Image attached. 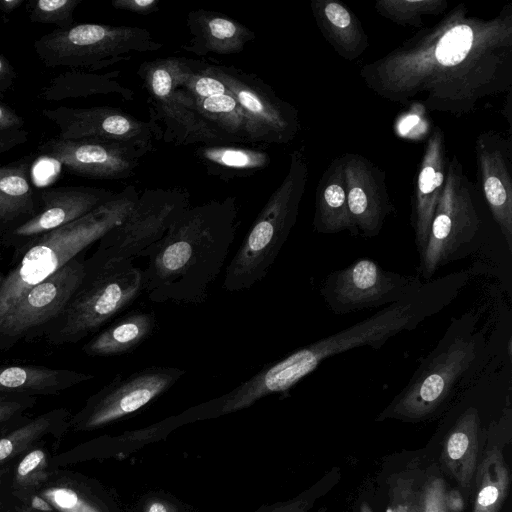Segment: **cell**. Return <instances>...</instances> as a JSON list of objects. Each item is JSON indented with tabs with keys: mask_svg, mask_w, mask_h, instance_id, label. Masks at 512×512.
I'll list each match as a JSON object with an SVG mask.
<instances>
[{
	"mask_svg": "<svg viewBox=\"0 0 512 512\" xmlns=\"http://www.w3.org/2000/svg\"><path fill=\"white\" fill-rule=\"evenodd\" d=\"M377 96L461 116L512 86V6L488 19L460 4L359 71Z\"/></svg>",
	"mask_w": 512,
	"mask_h": 512,
	"instance_id": "6da1fadb",
	"label": "cell"
},
{
	"mask_svg": "<svg viewBox=\"0 0 512 512\" xmlns=\"http://www.w3.org/2000/svg\"><path fill=\"white\" fill-rule=\"evenodd\" d=\"M237 202L229 196L189 207L147 248L144 293L155 303L201 304L221 272L237 232Z\"/></svg>",
	"mask_w": 512,
	"mask_h": 512,
	"instance_id": "7a4b0ae2",
	"label": "cell"
},
{
	"mask_svg": "<svg viewBox=\"0 0 512 512\" xmlns=\"http://www.w3.org/2000/svg\"><path fill=\"white\" fill-rule=\"evenodd\" d=\"M468 280L466 271L431 279L412 294L338 333L301 347L273 363V374L284 389H291L323 360L353 348H381L405 330L416 328L454 300Z\"/></svg>",
	"mask_w": 512,
	"mask_h": 512,
	"instance_id": "3957f363",
	"label": "cell"
},
{
	"mask_svg": "<svg viewBox=\"0 0 512 512\" xmlns=\"http://www.w3.org/2000/svg\"><path fill=\"white\" fill-rule=\"evenodd\" d=\"M139 194L134 185H128L88 214L37 237L15 253L18 262L0 284V321L28 290L119 225Z\"/></svg>",
	"mask_w": 512,
	"mask_h": 512,
	"instance_id": "277c9868",
	"label": "cell"
},
{
	"mask_svg": "<svg viewBox=\"0 0 512 512\" xmlns=\"http://www.w3.org/2000/svg\"><path fill=\"white\" fill-rule=\"evenodd\" d=\"M84 276L60 316L43 337L51 345L74 344L132 305L144 293L143 269L132 259L93 253L84 260Z\"/></svg>",
	"mask_w": 512,
	"mask_h": 512,
	"instance_id": "5b68a950",
	"label": "cell"
},
{
	"mask_svg": "<svg viewBox=\"0 0 512 512\" xmlns=\"http://www.w3.org/2000/svg\"><path fill=\"white\" fill-rule=\"evenodd\" d=\"M483 336L471 316L454 319L435 349L377 420H423L442 406L457 384L480 360Z\"/></svg>",
	"mask_w": 512,
	"mask_h": 512,
	"instance_id": "8992f818",
	"label": "cell"
},
{
	"mask_svg": "<svg viewBox=\"0 0 512 512\" xmlns=\"http://www.w3.org/2000/svg\"><path fill=\"white\" fill-rule=\"evenodd\" d=\"M307 180L306 154L303 149L295 150L285 178L269 197L226 267L223 280L226 291L249 289L267 275L296 223Z\"/></svg>",
	"mask_w": 512,
	"mask_h": 512,
	"instance_id": "52a82bcc",
	"label": "cell"
},
{
	"mask_svg": "<svg viewBox=\"0 0 512 512\" xmlns=\"http://www.w3.org/2000/svg\"><path fill=\"white\" fill-rule=\"evenodd\" d=\"M202 61L169 56L144 61L138 68L148 94L153 136L176 146L234 144L198 112L194 98L179 86Z\"/></svg>",
	"mask_w": 512,
	"mask_h": 512,
	"instance_id": "ba28073f",
	"label": "cell"
},
{
	"mask_svg": "<svg viewBox=\"0 0 512 512\" xmlns=\"http://www.w3.org/2000/svg\"><path fill=\"white\" fill-rule=\"evenodd\" d=\"M162 46L145 28L99 23L56 28L33 44L45 66L85 69L89 72L126 61L134 53L157 51Z\"/></svg>",
	"mask_w": 512,
	"mask_h": 512,
	"instance_id": "9c48e42d",
	"label": "cell"
},
{
	"mask_svg": "<svg viewBox=\"0 0 512 512\" xmlns=\"http://www.w3.org/2000/svg\"><path fill=\"white\" fill-rule=\"evenodd\" d=\"M481 219L472 185L456 154L449 159L445 186L436 207L428 239L419 256L418 276L425 281L452 261L477 235Z\"/></svg>",
	"mask_w": 512,
	"mask_h": 512,
	"instance_id": "30bf717a",
	"label": "cell"
},
{
	"mask_svg": "<svg viewBox=\"0 0 512 512\" xmlns=\"http://www.w3.org/2000/svg\"><path fill=\"white\" fill-rule=\"evenodd\" d=\"M185 373L177 367L151 366L118 374L71 415L69 430L93 431L133 415L166 393Z\"/></svg>",
	"mask_w": 512,
	"mask_h": 512,
	"instance_id": "8fae6325",
	"label": "cell"
},
{
	"mask_svg": "<svg viewBox=\"0 0 512 512\" xmlns=\"http://www.w3.org/2000/svg\"><path fill=\"white\" fill-rule=\"evenodd\" d=\"M423 283L418 275L388 271L370 258H360L328 274L320 294L334 314L345 315L390 305L412 294Z\"/></svg>",
	"mask_w": 512,
	"mask_h": 512,
	"instance_id": "7c38bea8",
	"label": "cell"
},
{
	"mask_svg": "<svg viewBox=\"0 0 512 512\" xmlns=\"http://www.w3.org/2000/svg\"><path fill=\"white\" fill-rule=\"evenodd\" d=\"M189 207L186 191L145 189L124 220L97 242L94 253L106 258L134 260L159 241Z\"/></svg>",
	"mask_w": 512,
	"mask_h": 512,
	"instance_id": "4fadbf2b",
	"label": "cell"
},
{
	"mask_svg": "<svg viewBox=\"0 0 512 512\" xmlns=\"http://www.w3.org/2000/svg\"><path fill=\"white\" fill-rule=\"evenodd\" d=\"M80 255L28 290L0 321V351L43 336L60 316L84 276Z\"/></svg>",
	"mask_w": 512,
	"mask_h": 512,
	"instance_id": "5bb4252c",
	"label": "cell"
},
{
	"mask_svg": "<svg viewBox=\"0 0 512 512\" xmlns=\"http://www.w3.org/2000/svg\"><path fill=\"white\" fill-rule=\"evenodd\" d=\"M208 70L235 97L249 125L251 143L286 144L300 129L297 109L253 73L208 63Z\"/></svg>",
	"mask_w": 512,
	"mask_h": 512,
	"instance_id": "9a60e30c",
	"label": "cell"
},
{
	"mask_svg": "<svg viewBox=\"0 0 512 512\" xmlns=\"http://www.w3.org/2000/svg\"><path fill=\"white\" fill-rule=\"evenodd\" d=\"M49 156L77 175L91 179L117 180L133 176L140 159L153 149L94 139H52L40 146Z\"/></svg>",
	"mask_w": 512,
	"mask_h": 512,
	"instance_id": "2e32d148",
	"label": "cell"
},
{
	"mask_svg": "<svg viewBox=\"0 0 512 512\" xmlns=\"http://www.w3.org/2000/svg\"><path fill=\"white\" fill-rule=\"evenodd\" d=\"M42 115L59 129L60 140L94 139L127 143L153 149L149 122L119 108L98 106L43 109Z\"/></svg>",
	"mask_w": 512,
	"mask_h": 512,
	"instance_id": "e0dca14e",
	"label": "cell"
},
{
	"mask_svg": "<svg viewBox=\"0 0 512 512\" xmlns=\"http://www.w3.org/2000/svg\"><path fill=\"white\" fill-rule=\"evenodd\" d=\"M94 187H57L41 192L42 209L26 221L2 233L1 242L14 254L37 237L75 221L115 196Z\"/></svg>",
	"mask_w": 512,
	"mask_h": 512,
	"instance_id": "ac0fdd59",
	"label": "cell"
},
{
	"mask_svg": "<svg viewBox=\"0 0 512 512\" xmlns=\"http://www.w3.org/2000/svg\"><path fill=\"white\" fill-rule=\"evenodd\" d=\"M341 158L348 209L357 234L367 238L377 236L394 211L385 173L363 155L345 153Z\"/></svg>",
	"mask_w": 512,
	"mask_h": 512,
	"instance_id": "d6986e66",
	"label": "cell"
},
{
	"mask_svg": "<svg viewBox=\"0 0 512 512\" xmlns=\"http://www.w3.org/2000/svg\"><path fill=\"white\" fill-rule=\"evenodd\" d=\"M478 177L489 210L512 250V144L494 131L481 133L475 144Z\"/></svg>",
	"mask_w": 512,
	"mask_h": 512,
	"instance_id": "ffe728a7",
	"label": "cell"
},
{
	"mask_svg": "<svg viewBox=\"0 0 512 512\" xmlns=\"http://www.w3.org/2000/svg\"><path fill=\"white\" fill-rule=\"evenodd\" d=\"M448 162L444 133L441 128L435 127L426 142L412 199L411 219L419 256L425 248L445 186Z\"/></svg>",
	"mask_w": 512,
	"mask_h": 512,
	"instance_id": "44dd1931",
	"label": "cell"
},
{
	"mask_svg": "<svg viewBox=\"0 0 512 512\" xmlns=\"http://www.w3.org/2000/svg\"><path fill=\"white\" fill-rule=\"evenodd\" d=\"M186 23L191 39L181 47L197 56L237 54L256 37L252 30L233 18L202 8L190 11Z\"/></svg>",
	"mask_w": 512,
	"mask_h": 512,
	"instance_id": "7402d4cb",
	"label": "cell"
},
{
	"mask_svg": "<svg viewBox=\"0 0 512 512\" xmlns=\"http://www.w3.org/2000/svg\"><path fill=\"white\" fill-rule=\"evenodd\" d=\"M36 493L59 512H119L98 481L61 468L53 470Z\"/></svg>",
	"mask_w": 512,
	"mask_h": 512,
	"instance_id": "603a6c76",
	"label": "cell"
},
{
	"mask_svg": "<svg viewBox=\"0 0 512 512\" xmlns=\"http://www.w3.org/2000/svg\"><path fill=\"white\" fill-rule=\"evenodd\" d=\"M94 375L65 368L16 364L0 366V395L52 396L88 382Z\"/></svg>",
	"mask_w": 512,
	"mask_h": 512,
	"instance_id": "cb8c5ba5",
	"label": "cell"
},
{
	"mask_svg": "<svg viewBox=\"0 0 512 512\" xmlns=\"http://www.w3.org/2000/svg\"><path fill=\"white\" fill-rule=\"evenodd\" d=\"M157 326V318L153 312L132 310L96 333L83 345L82 351L90 357L129 354L147 341L155 333Z\"/></svg>",
	"mask_w": 512,
	"mask_h": 512,
	"instance_id": "d4e9b609",
	"label": "cell"
},
{
	"mask_svg": "<svg viewBox=\"0 0 512 512\" xmlns=\"http://www.w3.org/2000/svg\"><path fill=\"white\" fill-rule=\"evenodd\" d=\"M311 10L321 34L339 56L354 60L368 48L361 22L344 5L334 0H312Z\"/></svg>",
	"mask_w": 512,
	"mask_h": 512,
	"instance_id": "484cf974",
	"label": "cell"
},
{
	"mask_svg": "<svg viewBox=\"0 0 512 512\" xmlns=\"http://www.w3.org/2000/svg\"><path fill=\"white\" fill-rule=\"evenodd\" d=\"M313 227L322 234L347 230L354 236L358 235L348 209L341 156L332 160L318 182Z\"/></svg>",
	"mask_w": 512,
	"mask_h": 512,
	"instance_id": "4316f807",
	"label": "cell"
},
{
	"mask_svg": "<svg viewBox=\"0 0 512 512\" xmlns=\"http://www.w3.org/2000/svg\"><path fill=\"white\" fill-rule=\"evenodd\" d=\"M70 417L67 408H53L0 435V467L44 441H59L69 431Z\"/></svg>",
	"mask_w": 512,
	"mask_h": 512,
	"instance_id": "83f0119b",
	"label": "cell"
},
{
	"mask_svg": "<svg viewBox=\"0 0 512 512\" xmlns=\"http://www.w3.org/2000/svg\"><path fill=\"white\" fill-rule=\"evenodd\" d=\"M479 413L469 407L447 435L442 461L448 473L466 490L471 487L477 468Z\"/></svg>",
	"mask_w": 512,
	"mask_h": 512,
	"instance_id": "f1b7e54d",
	"label": "cell"
},
{
	"mask_svg": "<svg viewBox=\"0 0 512 512\" xmlns=\"http://www.w3.org/2000/svg\"><path fill=\"white\" fill-rule=\"evenodd\" d=\"M119 75V71L97 73L71 69L53 78L43 88L40 97L47 101H61L117 94L126 101H132L134 91L118 81Z\"/></svg>",
	"mask_w": 512,
	"mask_h": 512,
	"instance_id": "f546056e",
	"label": "cell"
},
{
	"mask_svg": "<svg viewBox=\"0 0 512 512\" xmlns=\"http://www.w3.org/2000/svg\"><path fill=\"white\" fill-rule=\"evenodd\" d=\"M195 155L209 175L225 180L252 176L271 162L266 151L241 144L204 145Z\"/></svg>",
	"mask_w": 512,
	"mask_h": 512,
	"instance_id": "4dcf8cb0",
	"label": "cell"
},
{
	"mask_svg": "<svg viewBox=\"0 0 512 512\" xmlns=\"http://www.w3.org/2000/svg\"><path fill=\"white\" fill-rule=\"evenodd\" d=\"M477 493L472 512H498L504 503L510 475L498 447L489 449L476 468Z\"/></svg>",
	"mask_w": 512,
	"mask_h": 512,
	"instance_id": "1f68e13d",
	"label": "cell"
},
{
	"mask_svg": "<svg viewBox=\"0 0 512 512\" xmlns=\"http://www.w3.org/2000/svg\"><path fill=\"white\" fill-rule=\"evenodd\" d=\"M53 454L44 441L10 464L7 491L16 498H25L38 491L55 468L51 464Z\"/></svg>",
	"mask_w": 512,
	"mask_h": 512,
	"instance_id": "d6a6232c",
	"label": "cell"
},
{
	"mask_svg": "<svg viewBox=\"0 0 512 512\" xmlns=\"http://www.w3.org/2000/svg\"><path fill=\"white\" fill-rule=\"evenodd\" d=\"M194 100L200 115L234 144L251 143L247 118L231 92Z\"/></svg>",
	"mask_w": 512,
	"mask_h": 512,
	"instance_id": "836d02e7",
	"label": "cell"
},
{
	"mask_svg": "<svg viewBox=\"0 0 512 512\" xmlns=\"http://www.w3.org/2000/svg\"><path fill=\"white\" fill-rule=\"evenodd\" d=\"M32 189L24 169L0 167V224H9L33 212Z\"/></svg>",
	"mask_w": 512,
	"mask_h": 512,
	"instance_id": "e575fe53",
	"label": "cell"
},
{
	"mask_svg": "<svg viewBox=\"0 0 512 512\" xmlns=\"http://www.w3.org/2000/svg\"><path fill=\"white\" fill-rule=\"evenodd\" d=\"M448 7L446 0H379L376 12L401 26L422 28L423 18L438 16Z\"/></svg>",
	"mask_w": 512,
	"mask_h": 512,
	"instance_id": "d590c367",
	"label": "cell"
},
{
	"mask_svg": "<svg viewBox=\"0 0 512 512\" xmlns=\"http://www.w3.org/2000/svg\"><path fill=\"white\" fill-rule=\"evenodd\" d=\"M82 0H37L29 2L28 14L33 23L56 25L65 29L74 23V11Z\"/></svg>",
	"mask_w": 512,
	"mask_h": 512,
	"instance_id": "8d00e7d4",
	"label": "cell"
},
{
	"mask_svg": "<svg viewBox=\"0 0 512 512\" xmlns=\"http://www.w3.org/2000/svg\"><path fill=\"white\" fill-rule=\"evenodd\" d=\"M179 87L194 99L230 93L225 84L208 70V63L206 62H203L198 69L190 73Z\"/></svg>",
	"mask_w": 512,
	"mask_h": 512,
	"instance_id": "74e56055",
	"label": "cell"
},
{
	"mask_svg": "<svg viewBox=\"0 0 512 512\" xmlns=\"http://www.w3.org/2000/svg\"><path fill=\"white\" fill-rule=\"evenodd\" d=\"M37 397L0 395V435L28 420Z\"/></svg>",
	"mask_w": 512,
	"mask_h": 512,
	"instance_id": "f35d334b",
	"label": "cell"
},
{
	"mask_svg": "<svg viewBox=\"0 0 512 512\" xmlns=\"http://www.w3.org/2000/svg\"><path fill=\"white\" fill-rule=\"evenodd\" d=\"M446 491L443 478L429 476L418 491L419 512H448L444 504Z\"/></svg>",
	"mask_w": 512,
	"mask_h": 512,
	"instance_id": "ab89813d",
	"label": "cell"
},
{
	"mask_svg": "<svg viewBox=\"0 0 512 512\" xmlns=\"http://www.w3.org/2000/svg\"><path fill=\"white\" fill-rule=\"evenodd\" d=\"M390 505L387 512H419L418 491L411 480L399 479L391 486Z\"/></svg>",
	"mask_w": 512,
	"mask_h": 512,
	"instance_id": "60d3db41",
	"label": "cell"
},
{
	"mask_svg": "<svg viewBox=\"0 0 512 512\" xmlns=\"http://www.w3.org/2000/svg\"><path fill=\"white\" fill-rule=\"evenodd\" d=\"M6 503L10 512H59L37 493L25 498H16L7 491Z\"/></svg>",
	"mask_w": 512,
	"mask_h": 512,
	"instance_id": "b9f144b4",
	"label": "cell"
},
{
	"mask_svg": "<svg viewBox=\"0 0 512 512\" xmlns=\"http://www.w3.org/2000/svg\"><path fill=\"white\" fill-rule=\"evenodd\" d=\"M159 3V0H113L111 5L117 10L149 15L159 10Z\"/></svg>",
	"mask_w": 512,
	"mask_h": 512,
	"instance_id": "7bdbcfd3",
	"label": "cell"
},
{
	"mask_svg": "<svg viewBox=\"0 0 512 512\" xmlns=\"http://www.w3.org/2000/svg\"><path fill=\"white\" fill-rule=\"evenodd\" d=\"M309 507L310 502L308 498L300 495L289 501L263 505L255 512H307Z\"/></svg>",
	"mask_w": 512,
	"mask_h": 512,
	"instance_id": "ee69618b",
	"label": "cell"
},
{
	"mask_svg": "<svg viewBox=\"0 0 512 512\" xmlns=\"http://www.w3.org/2000/svg\"><path fill=\"white\" fill-rule=\"evenodd\" d=\"M15 79V72L10 62L0 54V97L10 89Z\"/></svg>",
	"mask_w": 512,
	"mask_h": 512,
	"instance_id": "f6af8a7d",
	"label": "cell"
},
{
	"mask_svg": "<svg viewBox=\"0 0 512 512\" xmlns=\"http://www.w3.org/2000/svg\"><path fill=\"white\" fill-rule=\"evenodd\" d=\"M142 512H177V509L164 496H151L145 501Z\"/></svg>",
	"mask_w": 512,
	"mask_h": 512,
	"instance_id": "bcb514c9",
	"label": "cell"
},
{
	"mask_svg": "<svg viewBox=\"0 0 512 512\" xmlns=\"http://www.w3.org/2000/svg\"><path fill=\"white\" fill-rule=\"evenodd\" d=\"M23 119L9 107L0 104V131L23 125Z\"/></svg>",
	"mask_w": 512,
	"mask_h": 512,
	"instance_id": "7dc6e473",
	"label": "cell"
},
{
	"mask_svg": "<svg viewBox=\"0 0 512 512\" xmlns=\"http://www.w3.org/2000/svg\"><path fill=\"white\" fill-rule=\"evenodd\" d=\"M444 504L448 512H462L465 507L463 496L457 489L446 491Z\"/></svg>",
	"mask_w": 512,
	"mask_h": 512,
	"instance_id": "c3c4849f",
	"label": "cell"
},
{
	"mask_svg": "<svg viewBox=\"0 0 512 512\" xmlns=\"http://www.w3.org/2000/svg\"><path fill=\"white\" fill-rule=\"evenodd\" d=\"M412 113L407 114L399 123V132L402 135H407L413 128L420 122V116L413 113V107L410 110Z\"/></svg>",
	"mask_w": 512,
	"mask_h": 512,
	"instance_id": "681fc988",
	"label": "cell"
},
{
	"mask_svg": "<svg viewBox=\"0 0 512 512\" xmlns=\"http://www.w3.org/2000/svg\"><path fill=\"white\" fill-rule=\"evenodd\" d=\"M10 464L0 467V507L3 506L5 503L7 492V478L10 471Z\"/></svg>",
	"mask_w": 512,
	"mask_h": 512,
	"instance_id": "f907efd6",
	"label": "cell"
},
{
	"mask_svg": "<svg viewBox=\"0 0 512 512\" xmlns=\"http://www.w3.org/2000/svg\"><path fill=\"white\" fill-rule=\"evenodd\" d=\"M23 0H0V11L4 14L9 15L15 9H17Z\"/></svg>",
	"mask_w": 512,
	"mask_h": 512,
	"instance_id": "816d5d0a",
	"label": "cell"
},
{
	"mask_svg": "<svg viewBox=\"0 0 512 512\" xmlns=\"http://www.w3.org/2000/svg\"><path fill=\"white\" fill-rule=\"evenodd\" d=\"M359 512H373L367 503H362Z\"/></svg>",
	"mask_w": 512,
	"mask_h": 512,
	"instance_id": "f5cc1de1",
	"label": "cell"
},
{
	"mask_svg": "<svg viewBox=\"0 0 512 512\" xmlns=\"http://www.w3.org/2000/svg\"><path fill=\"white\" fill-rule=\"evenodd\" d=\"M0 512H10L9 507H8V505L6 503V498H5L4 505L0 507Z\"/></svg>",
	"mask_w": 512,
	"mask_h": 512,
	"instance_id": "db71d44e",
	"label": "cell"
},
{
	"mask_svg": "<svg viewBox=\"0 0 512 512\" xmlns=\"http://www.w3.org/2000/svg\"><path fill=\"white\" fill-rule=\"evenodd\" d=\"M3 276H4V273H3V272H2V270L0 269V284H1V282H2Z\"/></svg>",
	"mask_w": 512,
	"mask_h": 512,
	"instance_id": "11a10c76",
	"label": "cell"
}]
</instances>
